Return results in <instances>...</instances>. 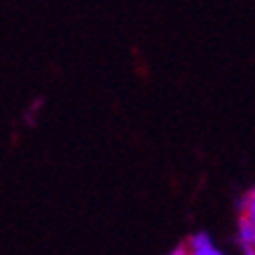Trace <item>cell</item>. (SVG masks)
Masks as SVG:
<instances>
[{
	"mask_svg": "<svg viewBox=\"0 0 255 255\" xmlns=\"http://www.w3.org/2000/svg\"><path fill=\"white\" fill-rule=\"evenodd\" d=\"M180 251H183V253H192V255H218L220 253V248L213 244V239L204 232L192 234ZM180 251H178V253H180Z\"/></svg>",
	"mask_w": 255,
	"mask_h": 255,
	"instance_id": "obj_1",
	"label": "cell"
},
{
	"mask_svg": "<svg viewBox=\"0 0 255 255\" xmlns=\"http://www.w3.org/2000/svg\"><path fill=\"white\" fill-rule=\"evenodd\" d=\"M237 239H239V246L244 248L246 253H255V223L248 220L246 216H241V220H239Z\"/></svg>",
	"mask_w": 255,
	"mask_h": 255,
	"instance_id": "obj_2",
	"label": "cell"
}]
</instances>
